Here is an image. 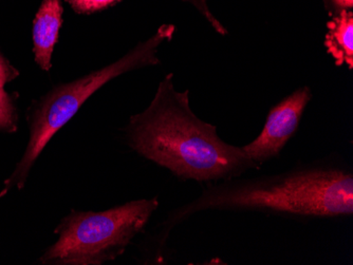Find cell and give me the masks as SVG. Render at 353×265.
Instances as JSON below:
<instances>
[{"mask_svg":"<svg viewBox=\"0 0 353 265\" xmlns=\"http://www.w3.org/2000/svg\"><path fill=\"white\" fill-rule=\"evenodd\" d=\"M205 211H255L292 218H336L353 213V173L343 166L315 163L283 173L224 180L174 211L176 224Z\"/></svg>","mask_w":353,"mask_h":265,"instance_id":"obj_2","label":"cell"},{"mask_svg":"<svg viewBox=\"0 0 353 265\" xmlns=\"http://www.w3.org/2000/svg\"><path fill=\"white\" fill-rule=\"evenodd\" d=\"M17 129V114L8 93L0 88V130L14 132Z\"/></svg>","mask_w":353,"mask_h":265,"instance_id":"obj_8","label":"cell"},{"mask_svg":"<svg viewBox=\"0 0 353 265\" xmlns=\"http://www.w3.org/2000/svg\"><path fill=\"white\" fill-rule=\"evenodd\" d=\"M326 34L327 52L333 57L336 66L347 65L353 69V14L342 10L338 17L329 21Z\"/></svg>","mask_w":353,"mask_h":265,"instance_id":"obj_7","label":"cell"},{"mask_svg":"<svg viewBox=\"0 0 353 265\" xmlns=\"http://www.w3.org/2000/svg\"><path fill=\"white\" fill-rule=\"evenodd\" d=\"M127 136L142 157L184 180L224 181L261 168L243 146L225 143L216 126L192 112L188 91L174 90L172 74L160 83L148 108L130 118Z\"/></svg>","mask_w":353,"mask_h":265,"instance_id":"obj_1","label":"cell"},{"mask_svg":"<svg viewBox=\"0 0 353 265\" xmlns=\"http://www.w3.org/2000/svg\"><path fill=\"white\" fill-rule=\"evenodd\" d=\"M311 98L310 88L301 87L270 110L261 134L251 143L243 146L252 162L261 167L265 162L281 153L297 131Z\"/></svg>","mask_w":353,"mask_h":265,"instance_id":"obj_5","label":"cell"},{"mask_svg":"<svg viewBox=\"0 0 353 265\" xmlns=\"http://www.w3.org/2000/svg\"><path fill=\"white\" fill-rule=\"evenodd\" d=\"M174 33V25H162L159 28L156 34L144 43H139L136 48L114 64L94 71L70 84L57 87L48 93L37 104L32 114L30 138L25 153L12 175L6 180L3 189L0 191V198L5 197L13 189L19 191L23 189L31 168L51 138L77 114L79 108L95 91L119 75L134 69L158 64L157 53L159 47L164 41H170Z\"/></svg>","mask_w":353,"mask_h":265,"instance_id":"obj_3","label":"cell"},{"mask_svg":"<svg viewBox=\"0 0 353 265\" xmlns=\"http://www.w3.org/2000/svg\"><path fill=\"white\" fill-rule=\"evenodd\" d=\"M19 71L16 70L9 61L0 54V88H3L7 83L11 82L19 76Z\"/></svg>","mask_w":353,"mask_h":265,"instance_id":"obj_11","label":"cell"},{"mask_svg":"<svg viewBox=\"0 0 353 265\" xmlns=\"http://www.w3.org/2000/svg\"><path fill=\"white\" fill-rule=\"evenodd\" d=\"M186 1H190L192 5L195 6L200 12H201L202 15L208 19V23H211L212 27L217 31L220 34L225 35L227 34V30L224 29L223 25L217 21V19L214 17L213 14L210 12L208 10V3H206V0H186Z\"/></svg>","mask_w":353,"mask_h":265,"instance_id":"obj_10","label":"cell"},{"mask_svg":"<svg viewBox=\"0 0 353 265\" xmlns=\"http://www.w3.org/2000/svg\"><path fill=\"white\" fill-rule=\"evenodd\" d=\"M61 0H43L33 23V52L35 61L43 70L52 67L53 50L61 25Z\"/></svg>","mask_w":353,"mask_h":265,"instance_id":"obj_6","label":"cell"},{"mask_svg":"<svg viewBox=\"0 0 353 265\" xmlns=\"http://www.w3.org/2000/svg\"><path fill=\"white\" fill-rule=\"evenodd\" d=\"M79 13L99 11L116 3L117 0H66Z\"/></svg>","mask_w":353,"mask_h":265,"instance_id":"obj_9","label":"cell"},{"mask_svg":"<svg viewBox=\"0 0 353 265\" xmlns=\"http://www.w3.org/2000/svg\"><path fill=\"white\" fill-rule=\"evenodd\" d=\"M332 1L335 5L338 6V7L343 8V9L352 8L353 6V0H332Z\"/></svg>","mask_w":353,"mask_h":265,"instance_id":"obj_12","label":"cell"},{"mask_svg":"<svg viewBox=\"0 0 353 265\" xmlns=\"http://www.w3.org/2000/svg\"><path fill=\"white\" fill-rule=\"evenodd\" d=\"M158 198L128 202L108 211H73L55 233L59 239L39 259L43 264L99 265L118 258L148 224Z\"/></svg>","mask_w":353,"mask_h":265,"instance_id":"obj_4","label":"cell"}]
</instances>
